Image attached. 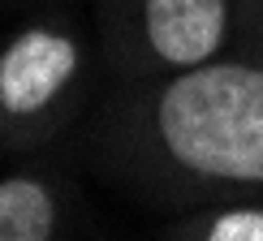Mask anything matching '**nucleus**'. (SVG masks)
Returning <instances> with one entry per match:
<instances>
[{
  "mask_svg": "<svg viewBox=\"0 0 263 241\" xmlns=\"http://www.w3.org/2000/svg\"><path fill=\"white\" fill-rule=\"evenodd\" d=\"M100 155L156 203H263V65L212 61L117 108Z\"/></svg>",
  "mask_w": 263,
  "mask_h": 241,
  "instance_id": "obj_1",
  "label": "nucleus"
},
{
  "mask_svg": "<svg viewBox=\"0 0 263 241\" xmlns=\"http://www.w3.org/2000/svg\"><path fill=\"white\" fill-rule=\"evenodd\" d=\"M229 0H134V39L147 69L185 73L220 61L229 43Z\"/></svg>",
  "mask_w": 263,
  "mask_h": 241,
  "instance_id": "obj_2",
  "label": "nucleus"
},
{
  "mask_svg": "<svg viewBox=\"0 0 263 241\" xmlns=\"http://www.w3.org/2000/svg\"><path fill=\"white\" fill-rule=\"evenodd\" d=\"M78 39L57 26H26L0 52V112L9 125L35 120L78 78Z\"/></svg>",
  "mask_w": 263,
  "mask_h": 241,
  "instance_id": "obj_3",
  "label": "nucleus"
},
{
  "mask_svg": "<svg viewBox=\"0 0 263 241\" xmlns=\"http://www.w3.org/2000/svg\"><path fill=\"white\" fill-rule=\"evenodd\" d=\"M57 190L35 172H9L0 181V241H57Z\"/></svg>",
  "mask_w": 263,
  "mask_h": 241,
  "instance_id": "obj_4",
  "label": "nucleus"
},
{
  "mask_svg": "<svg viewBox=\"0 0 263 241\" xmlns=\"http://www.w3.org/2000/svg\"><path fill=\"white\" fill-rule=\"evenodd\" d=\"M173 241H263V203H216L181 220Z\"/></svg>",
  "mask_w": 263,
  "mask_h": 241,
  "instance_id": "obj_5",
  "label": "nucleus"
}]
</instances>
